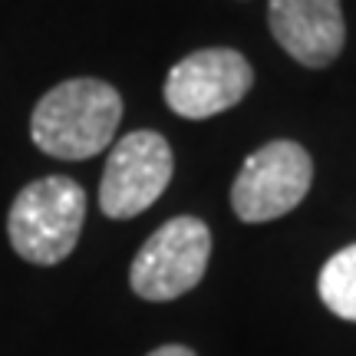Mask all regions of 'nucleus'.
<instances>
[{
    "instance_id": "1",
    "label": "nucleus",
    "mask_w": 356,
    "mask_h": 356,
    "mask_svg": "<svg viewBox=\"0 0 356 356\" xmlns=\"http://www.w3.org/2000/svg\"><path fill=\"white\" fill-rule=\"evenodd\" d=\"M122 119V96L102 79H66L53 86L30 115L40 152L66 162L92 159L113 142Z\"/></svg>"
},
{
    "instance_id": "2",
    "label": "nucleus",
    "mask_w": 356,
    "mask_h": 356,
    "mask_svg": "<svg viewBox=\"0 0 356 356\" xmlns=\"http://www.w3.org/2000/svg\"><path fill=\"white\" fill-rule=\"evenodd\" d=\"M86 218V191L66 175L30 181L13 198L7 215L10 248L30 264H60L73 254Z\"/></svg>"
},
{
    "instance_id": "3",
    "label": "nucleus",
    "mask_w": 356,
    "mask_h": 356,
    "mask_svg": "<svg viewBox=\"0 0 356 356\" xmlns=\"http://www.w3.org/2000/svg\"><path fill=\"white\" fill-rule=\"evenodd\" d=\"M211 257V231L202 218L178 215L139 248L129 267V284L142 300L165 304L198 287Z\"/></svg>"
},
{
    "instance_id": "4",
    "label": "nucleus",
    "mask_w": 356,
    "mask_h": 356,
    "mask_svg": "<svg viewBox=\"0 0 356 356\" xmlns=\"http://www.w3.org/2000/svg\"><path fill=\"white\" fill-rule=\"evenodd\" d=\"M314 181V162L300 142L277 139L248 155L234 185L231 208L248 225H264L293 211L307 198Z\"/></svg>"
},
{
    "instance_id": "5",
    "label": "nucleus",
    "mask_w": 356,
    "mask_h": 356,
    "mask_svg": "<svg viewBox=\"0 0 356 356\" xmlns=\"http://www.w3.org/2000/svg\"><path fill=\"white\" fill-rule=\"evenodd\" d=\"M172 149L165 136L152 129L129 132L109 152L106 172L99 181V208L106 218H136L152 208L172 181Z\"/></svg>"
},
{
    "instance_id": "6",
    "label": "nucleus",
    "mask_w": 356,
    "mask_h": 356,
    "mask_svg": "<svg viewBox=\"0 0 356 356\" xmlns=\"http://www.w3.org/2000/svg\"><path fill=\"white\" fill-rule=\"evenodd\" d=\"M254 86V70L238 50L211 47L168 70L165 102L181 119H208L238 106Z\"/></svg>"
},
{
    "instance_id": "7",
    "label": "nucleus",
    "mask_w": 356,
    "mask_h": 356,
    "mask_svg": "<svg viewBox=\"0 0 356 356\" xmlns=\"http://www.w3.org/2000/svg\"><path fill=\"white\" fill-rule=\"evenodd\" d=\"M267 24L280 50L300 66H330L346 43V24L340 0H270Z\"/></svg>"
},
{
    "instance_id": "8",
    "label": "nucleus",
    "mask_w": 356,
    "mask_h": 356,
    "mask_svg": "<svg viewBox=\"0 0 356 356\" xmlns=\"http://www.w3.org/2000/svg\"><path fill=\"white\" fill-rule=\"evenodd\" d=\"M317 291L330 314L356 323V244L337 251L327 264L320 267Z\"/></svg>"
},
{
    "instance_id": "9",
    "label": "nucleus",
    "mask_w": 356,
    "mask_h": 356,
    "mask_svg": "<svg viewBox=\"0 0 356 356\" xmlns=\"http://www.w3.org/2000/svg\"><path fill=\"white\" fill-rule=\"evenodd\" d=\"M145 356H195V350L178 346V343H165V346H159V350H152V353H145Z\"/></svg>"
}]
</instances>
